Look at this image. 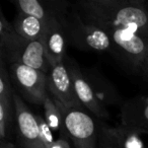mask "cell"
<instances>
[{
	"label": "cell",
	"mask_w": 148,
	"mask_h": 148,
	"mask_svg": "<svg viewBox=\"0 0 148 148\" xmlns=\"http://www.w3.org/2000/svg\"><path fill=\"white\" fill-rule=\"evenodd\" d=\"M7 64L0 61V137L8 141L13 125H15V108L10 74Z\"/></svg>",
	"instance_id": "9c48e42d"
},
{
	"label": "cell",
	"mask_w": 148,
	"mask_h": 148,
	"mask_svg": "<svg viewBox=\"0 0 148 148\" xmlns=\"http://www.w3.org/2000/svg\"><path fill=\"white\" fill-rule=\"evenodd\" d=\"M85 78L88 81L97 99L105 108L111 106H122L124 101L121 95L116 89L115 85L103 75V73L95 68L83 70Z\"/></svg>",
	"instance_id": "4fadbf2b"
},
{
	"label": "cell",
	"mask_w": 148,
	"mask_h": 148,
	"mask_svg": "<svg viewBox=\"0 0 148 148\" xmlns=\"http://www.w3.org/2000/svg\"><path fill=\"white\" fill-rule=\"evenodd\" d=\"M9 74L12 85L23 99L34 105L43 106L49 95L47 74L19 63L9 66Z\"/></svg>",
	"instance_id": "5b68a950"
},
{
	"label": "cell",
	"mask_w": 148,
	"mask_h": 148,
	"mask_svg": "<svg viewBox=\"0 0 148 148\" xmlns=\"http://www.w3.org/2000/svg\"><path fill=\"white\" fill-rule=\"evenodd\" d=\"M71 6L84 23L97 29H131L148 39V2L144 0H87Z\"/></svg>",
	"instance_id": "6da1fadb"
},
{
	"label": "cell",
	"mask_w": 148,
	"mask_h": 148,
	"mask_svg": "<svg viewBox=\"0 0 148 148\" xmlns=\"http://www.w3.org/2000/svg\"><path fill=\"white\" fill-rule=\"evenodd\" d=\"M37 118L38 125H39V130H40V136H41L42 143L44 145V148H51V146L54 144V142L56 141L54 139V133L52 132V130L50 129L49 125L46 122L45 118L42 117L40 115H36Z\"/></svg>",
	"instance_id": "ffe728a7"
},
{
	"label": "cell",
	"mask_w": 148,
	"mask_h": 148,
	"mask_svg": "<svg viewBox=\"0 0 148 148\" xmlns=\"http://www.w3.org/2000/svg\"><path fill=\"white\" fill-rule=\"evenodd\" d=\"M51 148H71L69 139H57Z\"/></svg>",
	"instance_id": "44dd1931"
},
{
	"label": "cell",
	"mask_w": 148,
	"mask_h": 148,
	"mask_svg": "<svg viewBox=\"0 0 148 148\" xmlns=\"http://www.w3.org/2000/svg\"><path fill=\"white\" fill-rule=\"evenodd\" d=\"M47 88L54 101L64 107L85 110L75 95L69 72L64 61L51 66L47 73Z\"/></svg>",
	"instance_id": "52a82bcc"
},
{
	"label": "cell",
	"mask_w": 148,
	"mask_h": 148,
	"mask_svg": "<svg viewBox=\"0 0 148 148\" xmlns=\"http://www.w3.org/2000/svg\"><path fill=\"white\" fill-rule=\"evenodd\" d=\"M44 113H45V120L49 125L50 129L52 130L55 135H58V139H69L66 134L65 126H64L62 114L58 108L56 101L50 95H48L43 103Z\"/></svg>",
	"instance_id": "e0dca14e"
},
{
	"label": "cell",
	"mask_w": 148,
	"mask_h": 148,
	"mask_svg": "<svg viewBox=\"0 0 148 148\" xmlns=\"http://www.w3.org/2000/svg\"><path fill=\"white\" fill-rule=\"evenodd\" d=\"M62 18L50 19L46 23V31L43 36L44 45H45L46 54L51 66L63 62L66 55L67 47V38L64 31Z\"/></svg>",
	"instance_id": "30bf717a"
},
{
	"label": "cell",
	"mask_w": 148,
	"mask_h": 148,
	"mask_svg": "<svg viewBox=\"0 0 148 148\" xmlns=\"http://www.w3.org/2000/svg\"><path fill=\"white\" fill-rule=\"evenodd\" d=\"M27 40L17 34L13 25L5 18L0 9V57L6 64L11 65L15 55Z\"/></svg>",
	"instance_id": "5bb4252c"
},
{
	"label": "cell",
	"mask_w": 148,
	"mask_h": 148,
	"mask_svg": "<svg viewBox=\"0 0 148 148\" xmlns=\"http://www.w3.org/2000/svg\"><path fill=\"white\" fill-rule=\"evenodd\" d=\"M112 132L121 148H146L140 133L124 125L112 127Z\"/></svg>",
	"instance_id": "ac0fdd59"
},
{
	"label": "cell",
	"mask_w": 148,
	"mask_h": 148,
	"mask_svg": "<svg viewBox=\"0 0 148 148\" xmlns=\"http://www.w3.org/2000/svg\"><path fill=\"white\" fill-rule=\"evenodd\" d=\"M56 103L62 114L66 134L74 147L99 148V121L83 109L66 108L58 101Z\"/></svg>",
	"instance_id": "277c9868"
},
{
	"label": "cell",
	"mask_w": 148,
	"mask_h": 148,
	"mask_svg": "<svg viewBox=\"0 0 148 148\" xmlns=\"http://www.w3.org/2000/svg\"><path fill=\"white\" fill-rule=\"evenodd\" d=\"M15 128L21 148H44L36 115L25 105L23 99L14 91Z\"/></svg>",
	"instance_id": "ba28073f"
},
{
	"label": "cell",
	"mask_w": 148,
	"mask_h": 148,
	"mask_svg": "<svg viewBox=\"0 0 148 148\" xmlns=\"http://www.w3.org/2000/svg\"><path fill=\"white\" fill-rule=\"evenodd\" d=\"M139 74H141L142 77H143V78L145 79L146 82L148 83V57H147V59L145 60L143 65H142Z\"/></svg>",
	"instance_id": "7402d4cb"
},
{
	"label": "cell",
	"mask_w": 148,
	"mask_h": 148,
	"mask_svg": "<svg viewBox=\"0 0 148 148\" xmlns=\"http://www.w3.org/2000/svg\"><path fill=\"white\" fill-rule=\"evenodd\" d=\"M64 62H65V65L69 72L75 95L81 103V105L83 106V108L101 121L108 119L110 117L109 111L97 99L88 81L86 80L84 74H83L82 68L76 63L75 60L68 56L65 57Z\"/></svg>",
	"instance_id": "8992f818"
},
{
	"label": "cell",
	"mask_w": 148,
	"mask_h": 148,
	"mask_svg": "<svg viewBox=\"0 0 148 148\" xmlns=\"http://www.w3.org/2000/svg\"><path fill=\"white\" fill-rule=\"evenodd\" d=\"M15 63L23 64L27 67L40 70L47 74L51 65L47 58L43 38L34 41H27L23 47L15 55L12 64Z\"/></svg>",
	"instance_id": "9a60e30c"
},
{
	"label": "cell",
	"mask_w": 148,
	"mask_h": 148,
	"mask_svg": "<svg viewBox=\"0 0 148 148\" xmlns=\"http://www.w3.org/2000/svg\"><path fill=\"white\" fill-rule=\"evenodd\" d=\"M113 46V54L134 73H140L148 57V39L131 29H113L105 31Z\"/></svg>",
	"instance_id": "3957f363"
},
{
	"label": "cell",
	"mask_w": 148,
	"mask_h": 148,
	"mask_svg": "<svg viewBox=\"0 0 148 148\" xmlns=\"http://www.w3.org/2000/svg\"><path fill=\"white\" fill-rule=\"evenodd\" d=\"M0 148H17V147L14 144L10 143V142H8V141H1Z\"/></svg>",
	"instance_id": "603a6c76"
},
{
	"label": "cell",
	"mask_w": 148,
	"mask_h": 148,
	"mask_svg": "<svg viewBox=\"0 0 148 148\" xmlns=\"http://www.w3.org/2000/svg\"><path fill=\"white\" fill-rule=\"evenodd\" d=\"M68 44L81 51L108 52L113 54V46L105 31L84 23L79 14L70 7L62 18Z\"/></svg>",
	"instance_id": "7a4b0ae2"
},
{
	"label": "cell",
	"mask_w": 148,
	"mask_h": 148,
	"mask_svg": "<svg viewBox=\"0 0 148 148\" xmlns=\"http://www.w3.org/2000/svg\"><path fill=\"white\" fill-rule=\"evenodd\" d=\"M99 148H121L112 132V127L105 121H99Z\"/></svg>",
	"instance_id": "d6986e66"
},
{
	"label": "cell",
	"mask_w": 148,
	"mask_h": 148,
	"mask_svg": "<svg viewBox=\"0 0 148 148\" xmlns=\"http://www.w3.org/2000/svg\"><path fill=\"white\" fill-rule=\"evenodd\" d=\"M121 124L139 133L148 134V97L138 95L121 106Z\"/></svg>",
	"instance_id": "7c38bea8"
},
{
	"label": "cell",
	"mask_w": 148,
	"mask_h": 148,
	"mask_svg": "<svg viewBox=\"0 0 148 148\" xmlns=\"http://www.w3.org/2000/svg\"><path fill=\"white\" fill-rule=\"evenodd\" d=\"M45 21L31 16L25 13L17 12L13 18L12 25L19 36L27 41H34L43 38L46 31Z\"/></svg>",
	"instance_id": "2e32d148"
},
{
	"label": "cell",
	"mask_w": 148,
	"mask_h": 148,
	"mask_svg": "<svg viewBox=\"0 0 148 148\" xmlns=\"http://www.w3.org/2000/svg\"><path fill=\"white\" fill-rule=\"evenodd\" d=\"M17 12H23L41 21H49L50 19L61 18L65 15L70 7V3L65 1H42V0H17L13 1Z\"/></svg>",
	"instance_id": "8fae6325"
}]
</instances>
